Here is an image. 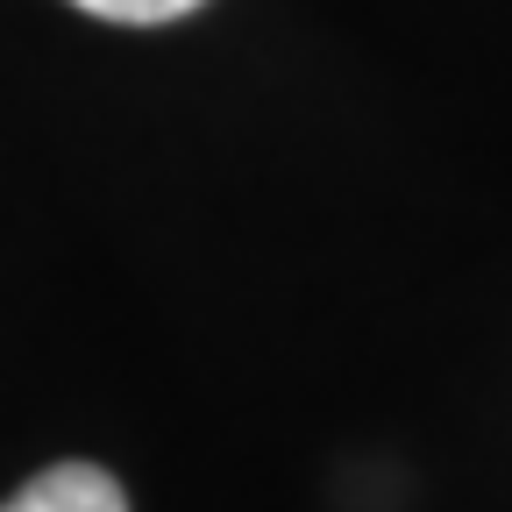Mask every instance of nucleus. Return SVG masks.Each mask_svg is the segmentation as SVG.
<instances>
[{
	"label": "nucleus",
	"mask_w": 512,
	"mask_h": 512,
	"mask_svg": "<svg viewBox=\"0 0 512 512\" xmlns=\"http://www.w3.org/2000/svg\"><path fill=\"white\" fill-rule=\"evenodd\" d=\"M0 512H128V498H121V484L100 463H50Z\"/></svg>",
	"instance_id": "obj_1"
},
{
	"label": "nucleus",
	"mask_w": 512,
	"mask_h": 512,
	"mask_svg": "<svg viewBox=\"0 0 512 512\" xmlns=\"http://www.w3.org/2000/svg\"><path fill=\"white\" fill-rule=\"evenodd\" d=\"M72 8H86L100 22H121V29H157V22H178L192 8H207V0H72Z\"/></svg>",
	"instance_id": "obj_2"
}]
</instances>
